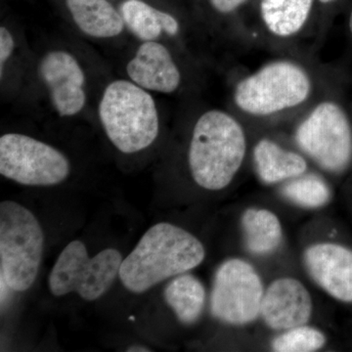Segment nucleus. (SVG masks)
<instances>
[{
    "label": "nucleus",
    "instance_id": "412c9836",
    "mask_svg": "<svg viewBox=\"0 0 352 352\" xmlns=\"http://www.w3.org/2000/svg\"><path fill=\"white\" fill-rule=\"evenodd\" d=\"M326 338L316 329L298 326L289 329L273 342L272 347L278 352H310L320 349L325 344Z\"/></svg>",
    "mask_w": 352,
    "mask_h": 352
},
{
    "label": "nucleus",
    "instance_id": "423d86ee",
    "mask_svg": "<svg viewBox=\"0 0 352 352\" xmlns=\"http://www.w3.org/2000/svg\"><path fill=\"white\" fill-rule=\"evenodd\" d=\"M122 261V254L112 248L89 258L82 241H73L59 254L51 270V294L63 296L76 292L87 302L98 300L112 287Z\"/></svg>",
    "mask_w": 352,
    "mask_h": 352
},
{
    "label": "nucleus",
    "instance_id": "2eb2a0df",
    "mask_svg": "<svg viewBox=\"0 0 352 352\" xmlns=\"http://www.w3.org/2000/svg\"><path fill=\"white\" fill-rule=\"evenodd\" d=\"M254 157L259 177L268 184L300 176L307 168L302 156L286 151L268 139L259 141L254 148Z\"/></svg>",
    "mask_w": 352,
    "mask_h": 352
},
{
    "label": "nucleus",
    "instance_id": "0eeeda50",
    "mask_svg": "<svg viewBox=\"0 0 352 352\" xmlns=\"http://www.w3.org/2000/svg\"><path fill=\"white\" fill-rule=\"evenodd\" d=\"M69 160L52 146L19 133L0 138V173L27 186H53L68 178Z\"/></svg>",
    "mask_w": 352,
    "mask_h": 352
},
{
    "label": "nucleus",
    "instance_id": "7ed1b4c3",
    "mask_svg": "<svg viewBox=\"0 0 352 352\" xmlns=\"http://www.w3.org/2000/svg\"><path fill=\"white\" fill-rule=\"evenodd\" d=\"M99 117L111 142L124 154L142 151L159 134L154 99L144 88L127 80H116L106 87Z\"/></svg>",
    "mask_w": 352,
    "mask_h": 352
},
{
    "label": "nucleus",
    "instance_id": "aec40b11",
    "mask_svg": "<svg viewBox=\"0 0 352 352\" xmlns=\"http://www.w3.org/2000/svg\"><path fill=\"white\" fill-rule=\"evenodd\" d=\"M283 194L289 200L305 208H319L328 203L330 190L323 180L314 175L296 178L285 185Z\"/></svg>",
    "mask_w": 352,
    "mask_h": 352
},
{
    "label": "nucleus",
    "instance_id": "f8f14e48",
    "mask_svg": "<svg viewBox=\"0 0 352 352\" xmlns=\"http://www.w3.org/2000/svg\"><path fill=\"white\" fill-rule=\"evenodd\" d=\"M305 261L319 286L342 302H352L351 251L339 245H314L305 252Z\"/></svg>",
    "mask_w": 352,
    "mask_h": 352
},
{
    "label": "nucleus",
    "instance_id": "5701e85b",
    "mask_svg": "<svg viewBox=\"0 0 352 352\" xmlns=\"http://www.w3.org/2000/svg\"><path fill=\"white\" fill-rule=\"evenodd\" d=\"M212 7L220 13L228 14L239 8L247 0H210Z\"/></svg>",
    "mask_w": 352,
    "mask_h": 352
},
{
    "label": "nucleus",
    "instance_id": "9d476101",
    "mask_svg": "<svg viewBox=\"0 0 352 352\" xmlns=\"http://www.w3.org/2000/svg\"><path fill=\"white\" fill-rule=\"evenodd\" d=\"M39 71L61 117H72L82 110L87 101L85 74L73 55L51 51L43 57Z\"/></svg>",
    "mask_w": 352,
    "mask_h": 352
},
{
    "label": "nucleus",
    "instance_id": "dca6fc26",
    "mask_svg": "<svg viewBox=\"0 0 352 352\" xmlns=\"http://www.w3.org/2000/svg\"><path fill=\"white\" fill-rule=\"evenodd\" d=\"M122 16L129 30L144 41H156L163 32L175 36L179 31L175 17L141 0H126L122 6Z\"/></svg>",
    "mask_w": 352,
    "mask_h": 352
},
{
    "label": "nucleus",
    "instance_id": "39448f33",
    "mask_svg": "<svg viewBox=\"0 0 352 352\" xmlns=\"http://www.w3.org/2000/svg\"><path fill=\"white\" fill-rule=\"evenodd\" d=\"M311 91L307 72L293 62L265 65L236 87V105L252 116H270L303 103Z\"/></svg>",
    "mask_w": 352,
    "mask_h": 352
},
{
    "label": "nucleus",
    "instance_id": "20e7f679",
    "mask_svg": "<svg viewBox=\"0 0 352 352\" xmlns=\"http://www.w3.org/2000/svg\"><path fill=\"white\" fill-rule=\"evenodd\" d=\"M44 235L36 215L13 201L0 204V274L15 292L31 288L43 261Z\"/></svg>",
    "mask_w": 352,
    "mask_h": 352
},
{
    "label": "nucleus",
    "instance_id": "6ab92c4d",
    "mask_svg": "<svg viewBox=\"0 0 352 352\" xmlns=\"http://www.w3.org/2000/svg\"><path fill=\"white\" fill-rule=\"evenodd\" d=\"M242 226L245 244L254 254H270L281 242V224L276 215L270 210L256 208L245 210Z\"/></svg>",
    "mask_w": 352,
    "mask_h": 352
},
{
    "label": "nucleus",
    "instance_id": "ddd939ff",
    "mask_svg": "<svg viewBox=\"0 0 352 352\" xmlns=\"http://www.w3.org/2000/svg\"><path fill=\"white\" fill-rule=\"evenodd\" d=\"M126 71L132 82L139 87L161 94H173L182 82L179 69L170 51L155 41L141 44Z\"/></svg>",
    "mask_w": 352,
    "mask_h": 352
},
{
    "label": "nucleus",
    "instance_id": "a878e982",
    "mask_svg": "<svg viewBox=\"0 0 352 352\" xmlns=\"http://www.w3.org/2000/svg\"><path fill=\"white\" fill-rule=\"evenodd\" d=\"M349 28H351V31L352 34V11L351 14V18H349Z\"/></svg>",
    "mask_w": 352,
    "mask_h": 352
},
{
    "label": "nucleus",
    "instance_id": "b1692460",
    "mask_svg": "<svg viewBox=\"0 0 352 352\" xmlns=\"http://www.w3.org/2000/svg\"><path fill=\"white\" fill-rule=\"evenodd\" d=\"M126 351H129V352H150V351H152V349H148L147 346H139V344H135V346H131L127 347Z\"/></svg>",
    "mask_w": 352,
    "mask_h": 352
},
{
    "label": "nucleus",
    "instance_id": "4468645a",
    "mask_svg": "<svg viewBox=\"0 0 352 352\" xmlns=\"http://www.w3.org/2000/svg\"><path fill=\"white\" fill-rule=\"evenodd\" d=\"M76 25L87 36L111 38L124 30L122 16L108 0H67Z\"/></svg>",
    "mask_w": 352,
    "mask_h": 352
},
{
    "label": "nucleus",
    "instance_id": "a211bd4d",
    "mask_svg": "<svg viewBox=\"0 0 352 352\" xmlns=\"http://www.w3.org/2000/svg\"><path fill=\"white\" fill-rule=\"evenodd\" d=\"M314 0H261L264 24L275 36L287 38L302 30Z\"/></svg>",
    "mask_w": 352,
    "mask_h": 352
},
{
    "label": "nucleus",
    "instance_id": "f257e3e1",
    "mask_svg": "<svg viewBox=\"0 0 352 352\" xmlns=\"http://www.w3.org/2000/svg\"><path fill=\"white\" fill-rule=\"evenodd\" d=\"M204 245L180 227L162 222L151 227L122 261L119 276L134 294H142L168 278L200 265Z\"/></svg>",
    "mask_w": 352,
    "mask_h": 352
},
{
    "label": "nucleus",
    "instance_id": "6e6552de",
    "mask_svg": "<svg viewBox=\"0 0 352 352\" xmlns=\"http://www.w3.org/2000/svg\"><path fill=\"white\" fill-rule=\"evenodd\" d=\"M300 149L321 168L340 171L352 154V132L346 113L333 102L319 104L296 132Z\"/></svg>",
    "mask_w": 352,
    "mask_h": 352
},
{
    "label": "nucleus",
    "instance_id": "4be33fe9",
    "mask_svg": "<svg viewBox=\"0 0 352 352\" xmlns=\"http://www.w3.org/2000/svg\"><path fill=\"white\" fill-rule=\"evenodd\" d=\"M14 50V38L11 32L6 27L0 28V65L1 75L4 64L10 58Z\"/></svg>",
    "mask_w": 352,
    "mask_h": 352
},
{
    "label": "nucleus",
    "instance_id": "393cba45",
    "mask_svg": "<svg viewBox=\"0 0 352 352\" xmlns=\"http://www.w3.org/2000/svg\"><path fill=\"white\" fill-rule=\"evenodd\" d=\"M322 3H330V2L335 1V0H319Z\"/></svg>",
    "mask_w": 352,
    "mask_h": 352
},
{
    "label": "nucleus",
    "instance_id": "f03ea898",
    "mask_svg": "<svg viewBox=\"0 0 352 352\" xmlns=\"http://www.w3.org/2000/svg\"><path fill=\"white\" fill-rule=\"evenodd\" d=\"M242 126L223 111H208L196 122L189 148V166L199 186L212 191L228 186L245 154Z\"/></svg>",
    "mask_w": 352,
    "mask_h": 352
},
{
    "label": "nucleus",
    "instance_id": "1a4fd4ad",
    "mask_svg": "<svg viewBox=\"0 0 352 352\" xmlns=\"http://www.w3.org/2000/svg\"><path fill=\"white\" fill-rule=\"evenodd\" d=\"M263 296L261 278L251 264L230 259L222 263L215 274L212 314L226 323L244 325L261 314Z\"/></svg>",
    "mask_w": 352,
    "mask_h": 352
},
{
    "label": "nucleus",
    "instance_id": "f3484780",
    "mask_svg": "<svg viewBox=\"0 0 352 352\" xmlns=\"http://www.w3.org/2000/svg\"><path fill=\"white\" fill-rule=\"evenodd\" d=\"M164 296L182 324L191 325L200 318L205 307L206 289L193 275H180L171 280L164 289Z\"/></svg>",
    "mask_w": 352,
    "mask_h": 352
},
{
    "label": "nucleus",
    "instance_id": "9b49d317",
    "mask_svg": "<svg viewBox=\"0 0 352 352\" xmlns=\"http://www.w3.org/2000/svg\"><path fill=\"white\" fill-rule=\"evenodd\" d=\"M261 314L275 330L298 327L311 316V298L298 280L282 278L273 282L264 294Z\"/></svg>",
    "mask_w": 352,
    "mask_h": 352
}]
</instances>
